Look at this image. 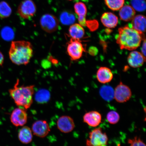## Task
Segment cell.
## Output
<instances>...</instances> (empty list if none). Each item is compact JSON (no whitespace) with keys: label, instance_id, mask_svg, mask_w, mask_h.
Segmentation results:
<instances>
[{"label":"cell","instance_id":"33","mask_svg":"<svg viewBox=\"0 0 146 146\" xmlns=\"http://www.w3.org/2000/svg\"><path fill=\"white\" fill-rule=\"evenodd\" d=\"M68 1H72V0H68Z\"/></svg>","mask_w":146,"mask_h":146},{"label":"cell","instance_id":"1","mask_svg":"<svg viewBox=\"0 0 146 146\" xmlns=\"http://www.w3.org/2000/svg\"><path fill=\"white\" fill-rule=\"evenodd\" d=\"M116 43L121 50H134L139 47L141 41L145 39L144 34L141 33L129 25L118 29Z\"/></svg>","mask_w":146,"mask_h":146},{"label":"cell","instance_id":"9","mask_svg":"<svg viewBox=\"0 0 146 146\" xmlns=\"http://www.w3.org/2000/svg\"><path fill=\"white\" fill-rule=\"evenodd\" d=\"M10 119L11 123L15 126L23 127L27 123L28 115L25 109L18 107L12 111Z\"/></svg>","mask_w":146,"mask_h":146},{"label":"cell","instance_id":"3","mask_svg":"<svg viewBox=\"0 0 146 146\" xmlns=\"http://www.w3.org/2000/svg\"><path fill=\"white\" fill-rule=\"evenodd\" d=\"M19 80L17 79L13 88L9 90L11 97L19 107L26 110L30 108L33 102L35 86H19Z\"/></svg>","mask_w":146,"mask_h":146},{"label":"cell","instance_id":"5","mask_svg":"<svg viewBox=\"0 0 146 146\" xmlns=\"http://www.w3.org/2000/svg\"><path fill=\"white\" fill-rule=\"evenodd\" d=\"M85 48L81 40L71 38L67 43V52L72 61H76L81 58Z\"/></svg>","mask_w":146,"mask_h":146},{"label":"cell","instance_id":"23","mask_svg":"<svg viewBox=\"0 0 146 146\" xmlns=\"http://www.w3.org/2000/svg\"><path fill=\"white\" fill-rule=\"evenodd\" d=\"M107 6L114 11L120 10L125 3V0H105Z\"/></svg>","mask_w":146,"mask_h":146},{"label":"cell","instance_id":"25","mask_svg":"<svg viewBox=\"0 0 146 146\" xmlns=\"http://www.w3.org/2000/svg\"><path fill=\"white\" fill-rule=\"evenodd\" d=\"M131 4L133 9L137 11L142 12L145 10V0H131Z\"/></svg>","mask_w":146,"mask_h":146},{"label":"cell","instance_id":"27","mask_svg":"<svg viewBox=\"0 0 146 146\" xmlns=\"http://www.w3.org/2000/svg\"><path fill=\"white\" fill-rule=\"evenodd\" d=\"M106 118L109 123L112 125H115L119 121L120 116L116 111H112L108 113L107 115Z\"/></svg>","mask_w":146,"mask_h":146},{"label":"cell","instance_id":"12","mask_svg":"<svg viewBox=\"0 0 146 146\" xmlns=\"http://www.w3.org/2000/svg\"><path fill=\"white\" fill-rule=\"evenodd\" d=\"M146 58L141 52L136 51L131 52L128 56V63L134 68H139L143 65L145 62Z\"/></svg>","mask_w":146,"mask_h":146},{"label":"cell","instance_id":"16","mask_svg":"<svg viewBox=\"0 0 146 146\" xmlns=\"http://www.w3.org/2000/svg\"><path fill=\"white\" fill-rule=\"evenodd\" d=\"M96 77L98 82L102 84H106L110 82L113 75L111 70L108 67H100L96 74Z\"/></svg>","mask_w":146,"mask_h":146},{"label":"cell","instance_id":"19","mask_svg":"<svg viewBox=\"0 0 146 146\" xmlns=\"http://www.w3.org/2000/svg\"><path fill=\"white\" fill-rule=\"evenodd\" d=\"M119 10V17L120 19L123 21L127 22L131 21L135 15V11L130 5H123Z\"/></svg>","mask_w":146,"mask_h":146},{"label":"cell","instance_id":"14","mask_svg":"<svg viewBox=\"0 0 146 146\" xmlns=\"http://www.w3.org/2000/svg\"><path fill=\"white\" fill-rule=\"evenodd\" d=\"M75 12L78 16V21L79 24L82 26H86L87 22L86 16L87 13V9L84 3L79 2L74 5Z\"/></svg>","mask_w":146,"mask_h":146},{"label":"cell","instance_id":"6","mask_svg":"<svg viewBox=\"0 0 146 146\" xmlns=\"http://www.w3.org/2000/svg\"><path fill=\"white\" fill-rule=\"evenodd\" d=\"M41 28L45 32L52 33L57 30L59 25V21L53 15L46 14L42 16L40 19Z\"/></svg>","mask_w":146,"mask_h":146},{"label":"cell","instance_id":"17","mask_svg":"<svg viewBox=\"0 0 146 146\" xmlns=\"http://www.w3.org/2000/svg\"><path fill=\"white\" fill-rule=\"evenodd\" d=\"M132 21L131 25H129V26L141 33L145 32L146 20L145 16L141 15L135 16Z\"/></svg>","mask_w":146,"mask_h":146},{"label":"cell","instance_id":"30","mask_svg":"<svg viewBox=\"0 0 146 146\" xmlns=\"http://www.w3.org/2000/svg\"><path fill=\"white\" fill-rule=\"evenodd\" d=\"M143 42L142 44L141 49V53L143 56L146 57V40L145 39L143 40Z\"/></svg>","mask_w":146,"mask_h":146},{"label":"cell","instance_id":"22","mask_svg":"<svg viewBox=\"0 0 146 146\" xmlns=\"http://www.w3.org/2000/svg\"><path fill=\"white\" fill-rule=\"evenodd\" d=\"M12 13V9L8 3L5 1H0V18H8Z\"/></svg>","mask_w":146,"mask_h":146},{"label":"cell","instance_id":"32","mask_svg":"<svg viewBox=\"0 0 146 146\" xmlns=\"http://www.w3.org/2000/svg\"><path fill=\"white\" fill-rule=\"evenodd\" d=\"M107 146V145H104V146Z\"/></svg>","mask_w":146,"mask_h":146},{"label":"cell","instance_id":"18","mask_svg":"<svg viewBox=\"0 0 146 146\" xmlns=\"http://www.w3.org/2000/svg\"><path fill=\"white\" fill-rule=\"evenodd\" d=\"M33 133L31 129L27 126H23L20 129L18 133L19 141L24 144H28L33 140Z\"/></svg>","mask_w":146,"mask_h":146},{"label":"cell","instance_id":"28","mask_svg":"<svg viewBox=\"0 0 146 146\" xmlns=\"http://www.w3.org/2000/svg\"><path fill=\"white\" fill-rule=\"evenodd\" d=\"M49 98L50 94L48 92L40 91L36 94V101L40 103H45L48 101Z\"/></svg>","mask_w":146,"mask_h":146},{"label":"cell","instance_id":"4","mask_svg":"<svg viewBox=\"0 0 146 146\" xmlns=\"http://www.w3.org/2000/svg\"><path fill=\"white\" fill-rule=\"evenodd\" d=\"M108 140L106 133L103 132L101 128H97L89 133L86 145L87 146H103L107 145Z\"/></svg>","mask_w":146,"mask_h":146},{"label":"cell","instance_id":"24","mask_svg":"<svg viewBox=\"0 0 146 146\" xmlns=\"http://www.w3.org/2000/svg\"><path fill=\"white\" fill-rule=\"evenodd\" d=\"M60 21L65 25L72 24L75 21V17L74 14L67 12H64L60 15Z\"/></svg>","mask_w":146,"mask_h":146},{"label":"cell","instance_id":"20","mask_svg":"<svg viewBox=\"0 0 146 146\" xmlns=\"http://www.w3.org/2000/svg\"><path fill=\"white\" fill-rule=\"evenodd\" d=\"M69 35L74 39L81 40L85 35V30L83 26L78 23L71 25L69 29Z\"/></svg>","mask_w":146,"mask_h":146},{"label":"cell","instance_id":"11","mask_svg":"<svg viewBox=\"0 0 146 146\" xmlns=\"http://www.w3.org/2000/svg\"><path fill=\"white\" fill-rule=\"evenodd\" d=\"M56 125L59 130L64 133L72 132L75 127L74 119L71 117L67 115L60 117L56 122Z\"/></svg>","mask_w":146,"mask_h":146},{"label":"cell","instance_id":"21","mask_svg":"<svg viewBox=\"0 0 146 146\" xmlns=\"http://www.w3.org/2000/svg\"><path fill=\"white\" fill-rule=\"evenodd\" d=\"M100 93V96L106 101H110L114 98V90L110 86L105 85L101 87Z\"/></svg>","mask_w":146,"mask_h":146},{"label":"cell","instance_id":"15","mask_svg":"<svg viewBox=\"0 0 146 146\" xmlns=\"http://www.w3.org/2000/svg\"><path fill=\"white\" fill-rule=\"evenodd\" d=\"M101 22L107 28L112 29L116 27L118 24L117 16L111 12H107L102 15L101 17Z\"/></svg>","mask_w":146,"mask_h":146},{"label":"cell","instance_id":"10","mask_svg":"<svg viewBox=\"0 0 146 146\" xmlns=\"http://www.w3.org/2000/svg\"><path fill=\"white\" fill-rule=\"evenodd\" d=\"M31 129L33 134L40 138H44L50 132L49 124L45 120H37L33 124Z\"/></svg>","mask_w":146,"mask_h":146},{"label":"cell","instance_id":"8","mask_svg":"<svg viewBox=\"0 0 146 146\" xmlns=\"http://www.w3.org/2000/svg\"><path fill=\"white\" fill-rule=\"evenodd\" d=\"M132 94L130 88L121 82L115 89L114 98L118 103H125L130 99Z\"/></svg>","mask_w":146,"mask_h":146},{"label":"cell","instance_id":"2","mask_svg":"<svg viewBox=\"0 0 146 146\" xmlns=\"http://www.w3.org/2000/svg\"><path fill=\"white\" fill-rule=\"evenodd\" d=\"M33 54L30 42L24 40L13 41L11 44L9 56L13 63L18 65H27Z\"/></svg>","mask_w":146,"mask_h":146},{"label":"cell","instance_id":"7","mask_svg":"<svg viewBox=\"0 0 146 146\" xmlns=\"http://www.w3.org/2000/svg\"><path fill=\"white\" fill-rule=\"evenodd\" d=\"M36 7L32 0H24L20 3L17 12L21 18L29 19L34 16L36 13Z\"/></svg>","mask_w":146,"mask_h":146},{"label":"cell","instance_id":"26","mask_svg":"<svg viewBox=\"0 0 146 146\" xmlns=\"http://www.w3.org/2000/svg\"><path fill=\"white\" fill-rule=\"evenodd\" d=\"M1 35L2 37L5 40H10L13 37V31L10 27H5L2 29Z\"/></svg>","mask_w":146,"mask_h":146},{"label":"cell","instance_id":"13","mask_svg":"<svg viewBox=\"0 0 146 146\" xmlns=\"http://www.w3.org/2000/svg\"><path fill=\"white\" fill-rule=\"evenodd\" d=\"M102 115L98 111H92L85 113L83 117V121L90 126L96 127L101 123Z\"/></svg>","mask_w":146,"mask_h":146},{"label":"cell","instance_id":"29","mask_svg":"<svg viewBox=\"0 0 146 146\" xmlns=\"http://www.w3.org/2000/svg\"><path fill=\"white\" fill-rule=\"evenodd\" d=\"M128 142L130 145V146H146L143 141L137 137H135L133 139H129Z\"/></svg>","mask_w":146,"mask_h":146},{"label":"cell","instance_id":"31","mask_svg":"<svg viewBox=\"0 0 146 146\" xmlns=\"http://www.w3.org/2000/svg\"><path fill=\"white\" fill-rule=\"evenodd\" d=\"M4 58L3 54L0 52V66H2L4 62Z\"/></svg>","mask_w":146,"mask_h":146}]
</instances>
